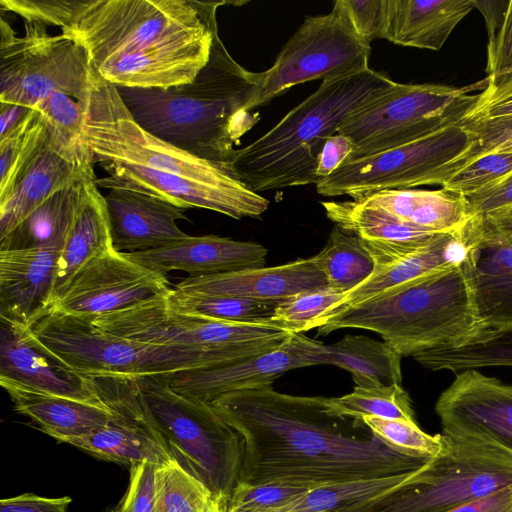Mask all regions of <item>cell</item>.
Segmentation results:
<instances>
[{
    "label": "cell",
    "instance_id": "6da1fadb",
    "mask_svg": "<svg viewBox=\"0 0 512 512\" xmlns=\"http://www.w3.org/2000/svg\"><path fill=\"white\" fill-rule=\"evenodd\" d=\"M326 400L281 393L272 384L213 400L242 439L240 482L316 488L409 474L430 460L391 449L363 420L330 412Z\"/></svg>",
    "mask_w": 512,
    "mask_h": 512
},
{
    "label": "cell",
    "instance_id": "7a4b0ae2",
    "mask_svg": "<svg viewBox=\"0 0 512 512\" xmlns=\"http://www.w3.org/2000/svg\"><path fill=\"white\" fill-rule=\"evenodd\" d=\"M195 0H0L1 11L57 26L116 87L168 88L209 60L216 11Z\"/></svg>",
    "mask_w": 512,
    "mask_h": 512
},
{
    "label": "cell",
    "instance_id": "3957f363",
    "mask_svg": "<svg viewBox=\"0 0 512 512\" xmlns=\"http://www.w3.org/2000/svg\"><path fill=\"white\" fill-rule=\"evenodd\" d=\"M82 137L93 162L108 174L95 179L98 188L119 186L234 219L256 218L268 209L269 201L232 176L227 164L199 158L141 128L116 86L91 66Z\"/></svg>",
    "mask_w": 512,
    "mask_h": 512
},
{
    "label": "cell",
    "instance_id": "277c9868",
    "mask_svg": "<svg viewBox=\"0 0 512 512\" xmlns=\"http://www.w3.org/2000/svg\"><path fill=\"white\" fill-rule=\"evenodd\" d=\"M258 82L259 72L233 59L216 26L209 60L192 81L168 88H116L145 131L199 158L227 164L234 145L260 119L249 110Z\"/></svg>",
    "mask_w": 512,
    "mask_h": 512
},
{
    "label": "cell",
    "instance_id": "5b68a950",
    "mask_svg": "<svg viewBox=\"0 0 512 512\" xmlns=\"http://www.w3.org/2000/svg\"><path fill=\"white\" fill-rule=\"evenodd\" d=\"M317 328L319 335L343 328L375 332L402 357L483 341L466 260L345 308Z\"/></svg>",
    "mask_w": 512,
    "mask_h": 512
},
{
    "label": "cell",
    "instance_id": "8992f818",
    "mask_svg": "<svg viewBox=\"0 0 512 512\" xmlns=\"http://www.w3.org/2000/svg\"><path fill=\"white\" fill-rule=\"evenodd\" d=\"M395 83L371 68L322 81L267 133L236 149L228 172L256 193L316 184L318 157L327 138Z\"/></svg>",
    "mask_w": 512,
    "mask_h": 512
},
{
    "label": "cell",
    "instance_id": "52a82bcc",
    "mask_svg": "<svg viewBox=\"0 0 512 512\" xmlns=\"http://www.w3.org/2000/svg\"><path fill=\"white\" fill-rule=\"evenodd\" d=\"M162 443L186 471L226 505L240 481L239 433L211 404L176 392L168 375L136 376Z\"/></svg>",
    "mask_w": 512,
    "mask_h": 512
},
{
    "label": "cell",
    "instance_id": "ba28073f",
    "mask_svg": "<svg viewBox=\"0 0 512 512\" xmlns=\"http://www.w3.org/2000/svg\"><path fill=\"white\" fill-rule=\"evenodd\" d=\"M443 435V451L403 483L339 512H447L512 485L510 452Z\"/></svg>",
    "mask_w": 512,
    "mask_h": 512
},
{
    "label": "cell",
    "instance_id": "9c48e42d",
    "mask_svg": "<svg viewBox=\"0 0 512 512\" xmlns=\"http://www.w3.org/2000/svg\"><path fill=\"white\" fill-rule=\"evenodd\" d=\"M30 329L48 349L87 376L169 375L232 364L200 349L125 339L97 329L87 318L54 311Z\"/></svg>",
    "mask_w": 512,
    "mask_h": 512
},
{
    "label": "cell",
    "instance_id": "30bf717a",
    "mask_svg": "<svg viewBox=\"0 0 512 512\" xmlns=\"http://www.w3.org/2000/svg\"><path fill=\"white\" fill-rule=\"evenodd\" d=\"M487 84L488 77L463 87L396 82L340 125L337 133L348 137L354 145L349 161L461 124Z\"/></svg>",
    "mask_w": 512,
    "mask_h": 512
},
{
    "label": "cell",
    "instance_id": "8fae6325",
    "mask_svg": "<svg viewBox=\"0 0 512 512\" xmlns=\"http://www.w3.org/2000/svg\"><path fill=\"white\" fill-rule=\"evenodd\" d=\"M89 320L97 329L115 336L200 349L232 364L270 352L292 334L271 325L218 321L181 312L168 304L166 295Z\"/></svg>",
    "mask_w": 512,
    "mask_h": 512
},
{
    "label": "cell",
    "instance_id": "7c38bea8",
    "mask_svg": "<svg viewBox=\"0 0 512 512\" xmlns=\"http://www.w3.org/2000/svg\"><path fill=\"white\" fill-rule=\"evenodd\" d=\"M24 28L18 36L1 16L0 102L35 109L57 92L85 97L90 74L85 51L61 33L49 34L41 22L26 20Z\"/></svg>",
    "mask_w": 512,
    "mask_h": 512
},
{
    "label": "cell",
    "instance_id": "4fadbf2b",
    "mask_svg": "<svg viewBox=\"0 0 512 512\" xmlns=\"http://www.w3.org/2000/svg\"><path fill=\"white\" fill-rule=\"evenodd\" d=\"M371 45L356 34L339 0L324 15L306 16L283 45L273 65L259 72L249 110L268 104L295 85L335 79L368 68Z\"/></svg>",
    "mask_w": 512,
    "mask_h": 512
},
{
    "label": "cell",
    "instance_id": "5bb4252c",
    "mask_svg": "<svg viewBox=\"0 0 512 512\" xmlns=\"http://www.w3.org/2000/svg\"><path fill=\"white\" fill-rule=\"evenodd\" d=\"M469 146L467 131L454 124L411 143L348 161L319 180L316 191L325 197L348 195L357 200L384 190L442 186Z\"/></svg>",
    "mask_w": 512,
    "mask_h": 512
},
{
    "label": "cell",
    "instance_id": "9a60e30c",
    "mask_svg": "<svg viewBox=\"0 0 512 512\" xmlns=\"http://www.w3.org/2000/svg\"><path fill=\"white\" fill-rule=\"evenodd\" d=\"M170 290L165 275L112 248L74 274L50 311L91 319L165 296Z\"/></svg>",
    "mask_w": 512,
    "mask_h": 512
},
{
    "label": "cell",
    "instance_id": "2e32d148",
    "mask_svg": "<svg viewBox=\"0 0 512 512\" xmlns=\"http://www.w3.org/2000/svg\"><path fill=\"white\" fill-rule=\"evenodd\" d=\"M435 411L443 434L512 454V385L476 369L458 372L439 396Z\"/></svg>",
    "mask_w": 512,
    "mask_h": 512
},
{
    "label": "cell",
    "instance_id": "e0dca14e",
    "mask_svg": "<svg viewBox=\"0 0 512 512\" xmlns=\"http://www.w3.org/2000/svg\"><path fill=\"white\" fill-rule=\"evenodd\" d=\"M467 231L466 264L485 342L512 332V236L497 231L482 216H472Z\"/></svg>",
    "mask_w": 512,
    "mask_h": 512
},
{
    "label": "cell",
    "instance_id": "ac0fdd59",
    "mask_svg": "<svg viewBox=\"0 0 512 512\" xmlns=\"http://www.w3.org/2000/svg\"><path fill=\"white\" fill-rule=\"evenodd\" d=\"M316 340L292 333L278 348L237 363L179 371L168 375L170 386L179 394L211 403L226 393L272 384L289 370L318 365Z\"/></svg>",
    "mask_w": 512,
    "mask_h": 512
},
{
    "label": "cell",
    "instance_id": "d6986e66",
    "mask_svg": "<svg viewBox=\"0 0 512 512\" xmlns=\"http://www.w3.org/2000/svg\"><path fill=\"white\" fill-rule=\"evenodd\" d=\"M0 379L79 401L104 405L93 380L73 369L32 333L1 322Z\"/></svg>",
    "mask_w": 512,
    "mask_h": 512
},
{
    "label": "cell",
    "instance_id": "ffe728a7",
    "mask_svg": "<svg viewBox=\"0 0 512 512\" xmlns=\"http://www.w3.org/2000/svg\"><path fill=\"white\" fill-rule=\"evenodd\" d=\"M92 164L90 155L65 146L47 126L43 143L22 169L8 195L0 200V238L55 192L93 172Z\"/></svg>",
    "mask_w": 512,
    "mask_h": 512
},
{
    "label": "cell",
    "instance_id": "44dd1931",
    "mask_svg": "<svg viewBox=\"0 0 512 512\" xmlns=\"http://www.w3.org/2000/svg\"><path fill=\"white\" fill-rule=\"evenodd\" d=\"M60 251L0 250L1 322L31 328L51 310Z\"/></svg>",
    "mask_w": 512,
    "mask_h": 512
},
{
    "label": "cell",
    "instance_id": "7402d4cb",
    "mask_svg": "<svg viewBox=\"0 0 512 512\" xmlns=\"http://www.w3.org/2000/svg\"><path fill=\"white\" fill-rule=\"evenodd\" d=\"M327 286L324 274L309 257L272 267L186 277L171 291L191 296H231L281 302L298 293Z\"/></svg>",
    "mask_w": 512,
    "mask_h": 512
},
{
    "label": "cell",
    "instance_id": "603a6c76",
    "mask_svg": "<svg viewBox=\"0 0 512 512\" xmlns=\"http://www.w3.org/2000/svg\"><path fill=\"white\" fill-rule=\"evenodd\" d=\"M104 196L113 248L121 253L157 249L187 238L178 220L186 209L153 195L110 186Z\"/></svg>",
    "mask_w": 512,
    "mask_h": 512
},
{
    "label": "cell",
    "instance_id": "cb8c5ba5",
    "mask_svg": "<svg viewBox=\"0 0 512 512\" xmlns=\"http://www.w3.org/2000/svg\"><path fill=\"white\" fill-rule=\"evenodd\" d=\"M124 254L165 276L171 271H183L188 277H200L265 267L268 250L251 241L217 235H189L157 249Z\"/></svg>",
    "mask_w": 512,
    "mask_h": 512
},
{
    "label": "cell",
    "instance_id": "d4e9b609",
    "mask_svg": "<svg viewBox=\"0 0 512 512\" xmlns=\"http://www.w3.org/2000/svg\"><path fill=\"white\" fill-rule=\"evenodd\" d=\"M470 248L465 228L459 233H439L428 246L408 256L374 261L372 274L314 324L345 308L372 299L394 287L433 271L463 263Z\"/></svg>",
    "mask_w": 512,
    "mask_h": 512
},
{
    "label": "cell",
    "instance_id": "484cf974",
    "mask_svg": "<svg viewBox=\"0 0 512 512\" xmlns=\"http://www.w3.org/2000/svg\"><path fill=\"white\" fill-rule=\"evenodd\" d=\"M475 0H387L381 39L419 49L440 50Z\"/></svg>",
    "mask_w": 512,
    "mask_h": 512
},
{
    "label": "cell",
    "instance_id": "4316f807",
    "mask_svg": "<svg viewBox=\"0 0 512 512\" xmlns=\"http://www.w3.org/2000/svg\"><path fill=\"white\" fill-rule=\"evenodd\" d=\"M17 412L30 418L39 428L58 441L89 434L107 424L110 412L105 405L79 401L28 388L0 379Z\"/></svg>",
    "mask_w": 512,
    "mask_h": 512
},
{
    "label": "cell",
    "instance_id": "83f0119b",
    "mask_svg": "<svg viewBox=\"0 0 512 512\" xmlns=\"http://www.w3.org/2000/svg\"><path fill=\"white\" fill-rule=\"evenodd\" d=\"M357 201L438 233L462 232L472 218L466 198L443 188L384 190Z\"/></svg>",
    "mask_w": 512,
    "mask_h": 512
},
{
    "label": "cell",
    "instance_id": "f1b7e54d",
    "mask_svg": "<svg viewBox=\"0 0 512 512\" xmlns=\"http://www.w3.org/2000/svg\"><path fill=\"white\" fill-rule=\"evenodd\" d=\"M95 179L93 174L85 182L77 213L60 251L54 302L83 265L113 248L105 198Z\"/></svg>",
    "mask_w": 512,
    "mask_h": 512
},
{
    "label": "cell",
    "instance_id": "f546056e",
    "mask_svg": "<svg viewBox=\"0 0 512 512\" xmlns=\"http://www.w3.org/2000/svg\"><path fill=\"white\" fill-rule=\"evenodd\" d=\"M328 219L364 241L410 252L419 251L439 234L405 222L357 200L321 202Z\"/></svg>",
    "mask_w": 512,
    "mask_h": 512
},
{
    "label": "cell",
    "instance_id": "4dcf8cb0",
    "mask_svg": "<svg viewBox=\"0 0 512 512\" xmlns=\"http://www.w3.org/2000/svg\"><path fill=\"white\" fill-rule=\"evenodd\" d=\"M318 365H334L348 371L359 387L401 385V358L390 345L364 335H346L339 341L315 345Z\"/></svg>",
    "mask_w": 512,
    "mask_h": 512
},
{
    "label": "cell",
    "instance_id": "1f68e13d",
    "mask_svg": "<svg viewBox=\"0 0 512 512\" xmlns=\"http://www.w3.org/2000/svg\"><path fill=\"white\" fill-rule=\"evenodd\" d=\"M55 192L6 236L0 250L52 248L61 250L77 213L87 178Z\"/></svg>",
    "mask_w": 512,
    "mask_h": 512
},
{
    "label": "cell",
    "instance_id": "d6a6232c",
    "mask_svg": "<svg viewBox=\"0 0 512 512\" xmlns=\"http://www.w3.org/2000/svg\"><path fill=\"white\" fill-rule=\"evenodd\" d=\"M312 259L328 286L343 294L365 281L374 270V261L362 239L336 225L326 245Z\"/></svg>",
    "mask_w": 512,
    "mask_h": 512
},
{
    "label": "cell",
    "instance_id": "836d02e7",
    "mask_svg": "<svg viewBox=\"0 0 512 512\" xmlns=\"http://www.w3.org/2000/svg\"><path fill=\"white\" fill-rule=\"evenodd\" d=\"M166 300L178 311L213 320L271 326H275L273 317L279 304V301L231 296L182 295L173 293L171 290L166 295Z\"/></svg>",
    "mask_w": 512,
    "mask_h": 512
},
{
    "label": "cell",
    "instance_id": "e575fe53",
    "mask_svg": "<svg viewBox=\"0 0 512 512\" xmlns=\"http://www.w3.org/2000/svg\"><path fill=\"white\" fill-rule=\"evenodd\" d=\"M413 473L368 481L319 486L309 489L288 504L269 512H339L346 507L369 500L395 488Z\"/></svg>",
    "mask_w": 512,
    "mask_h": 512
},
{
    "label": "cell",
    "instance_id": "d590c367",
    "mask_svg": "<svg viewBox=\"0 0 512 512\" xmlns=\"http://www.w3.org/2000/svg\"><path fill=\"white\" fill-rule=\"evenodd\" d=\"M330 412L361 419L366 416L416 422L412 401L401 385L355 386L351 393L326 400Z\"/></svg>",
    "mask_w": 512,
    "mask_h": 512
},
{
    "label": "cell",
    "instance_id": "8d00e7d4",
    "mask_svg": "<svg viewBox=\"0 0 512 512\" xmlns=\"http://www.w3.org/2000/svg\"><path fill=\"white\" fill-rule=\"evenodd\" d=\"M212 492L176 460L157 466L155 512H214Z\"/></svg>",
    "mask_w": 512,
    "mask_h": 512
},
{
    "label": "cell",
    "instance_id": "74e56055",
    "mask_svg": "<svg viewBox=\"0 0 512 512\" xmlns=\"http://www.w3.org/2000/svg\"><path fill=\"white\" fill-rule=\"evenodd\" d=\"M46 134V121L34 110L17 130L0 141V200L8 195L22 169L43 143Z\"/></svg>",
    "mask_w": 512,
    "mask_h": 512
},
{
    "label": "cell",
    "instance_id": "f35d334b",
    "mask_svg": "<svg viewBox=\"0 0 512 512\" xmlns=\"http://www.w3.org/2000/svg\"><path fill=\"white\" fill-rule=\"evenodd\" d=\"M87 98L88 94L78 98L57 92L42 101L35 110L43 116L50 132L60 142L77 153L91 156L82 137Z\"/></svg>",
    "mask_w": 512,
    "mask_h": 512
},
{
    "label": "cell",
    "instance_id": "ab89813d",
    "mask_svg": "<svg viewBox=\"0 0 512 512\" xmlns=\"http://www.w3.org/2000/svg\"><path fill=\"white\" fill-rule=\"evenodd\" d=\"M363 422L391 449L416 457L435 458L445 447L443 434L430 435L416 422L366 416Z\"/></svg>",
    "mask_w": 512,
    "mask_h": 512
},
{
    "label": "cell",
    "instance_id": "60d3db41",
    "mask_svg": "<svg viewBox=\"0 0 512 512\" xmlns=\"http://www.w3.org/2000/svg\"><path fill=\"white\" fill-rule=\"evenodd\" d=\"M344 297L329 286L304 291L279 302L273 317L276 327L291 333H303L314 328L323 315Z\"/></svg>",
    "mask_w": 512,
    "mask_h": 512
},
{
    "label": "cell",
    "instance_id": "b9f144b4",
    "mask_svg": "<svg viewBox=\"0 0 512 512\" xmlns=\"http://www.w3.org/2000/svg\"><path fill=\"white\" fill-rule=\"evenodd\" d=\"M512 175V152L479 156L454 172L442 188L464 197L490 189Z\"/></svg>",
    "mask_w": 512,
    "mask_h": 512
},
{
    "label": "cell",
    "instance_id": "7bdbcfd3",
    "mask_svg": "<svg viewBox=\"0 0 512 512\" xmlns=\"http://www.w3.org/2000/svg\"><path fill=\"white\" fill-rule=\"evenodd\" d=\"M302 485L274 482L249 485L237 484L226 506V512H269L284 506L308 491Z\"/></svg>",
    "mask_w": 512,
    "mask_h": 512
},
{
    "label": "cell",
    "instance_id": "ee69618b",
    "mask_svg": "<svg viewBox=\"0 0 512 512\" xmlns=\"http://www.w3.org/2000/svg\"><path fill=\"white\" fill-rule=\"evenodd\" d=\"M461 125L469 134L470 146L456 161V171L481 155L512 152V114L465 121Z\"/></svg>",
    "mask_w": 512,
    "mask_h": 512
},
{
    "label": "cell",
    "instance_id": "f6af8a7d",
    "mask_svg": "<svg viewBox=\"0 0 512 512\" xmlns=\"http://www.w3.org/2000/svg\"><path fill=\"white\" fill-rule=\"evenodd\" d=\"M487 30V76L512 72V0L507 1L498 20Z\"/></svg>",
    "mask_w": 512,
    "mask_h": 512
},
{
    "label": "cell",
    "instance_id": "bcb514c9",
    "mask_svg": "<svg viewBox=\"0 0 512 512\" xmlns=\"http://www.w3.org/2000/svg\"><path fill=\"white\" fill-rule=\"evenodd\" d=\"M487 77L486 88L478 94L462 122L512 114V72Z\"/></svg>",
    "mask_w": 512,
    "mask_h": 512
},
{
    "label": "cell",
    "instance_id": "7dc6e473",
    "mask_svg": "<svg viewBox=\"0 0 512 512\" xmlns=\"http://www.w3.org/2000/svg\"><path fill=\"white\" fill-rule=\"evenodd\" d=\"M356 34L370 45L382 38L386 18L387 0H339Z\"/></svg>",
    "mask_w": 512,
    "mask_h": 512
},
{
    "label": "cell",
    "instance_id": "c3c4849f",
    "mask_svg": "<svg viewBox=\"0 0 512 512\" xmlns=\"http://www.w3.org/2000/svg\"><path fill=\"white\" fill-rule=\"evenodd\" d=\"M157 465L144 463L130 467V482L118 508L112 512H155V472Z\"/></svg>",
    "mask_w": 512,
    "mask_h": 512
},
{
    "label": "cell",
    "instance_id": "681fc988",
    "mask_svg": "<svg viewBox=\"0 0 512 512\" xmlns=\"http://www.w3.org/2000/svg\"><path fill=\"white\" fill-rule=\"evenodd\" d=\"M465 198L472 216H488L512 207V175L490 189Z\"/></svg>",
    "mask_w": 512,
    "mask_h": 512
},
{
    "label": "cell",
    "instance_id": "f907efd6",
    "mask_svg": "<svg viewBox=\"0 0 512 512\" xmlns=\"http://www.w3.org/2000/svg\"><path fill=\"white\" fill-rule=\"evenodd\" d=\"M352 141L341 134H334L327 138L318 157L316 177L324 179L348 162L353 154Z\"/></svg>",
    "mask_w": 512,
    "mask_h": 512
},
{
    "label": "cell",
    "instance_id": "816d5d0a",
    "mask_svg": "<svg viewBox=\"0 0 512 512\" xmlns=\"http://www.w3.org/2000/svg\"><path fill=\"white\" fill-rule=\"evenodd\" d=\"M71 498H49L32 493L5 498L0 501V512H67Z\"/></svg>",
    "mask_w": 512,
    "mask_h": 512
},
{
    "label": "cell",
    "instance_id": "f5cc1de1",
    "mask_svg": "<svg viewBox=\"0 0 512 512\" xmlns=\"http://www.w3.org/2000/svg\"><path fill=\"white\" fill-rule=\"evenodd\" d=\"M447 512H512V485Z\"/></svg>",
    "mask_w": 512,
    "mask_h": 512
},
{
    "label": "cell",
    "instance_id": "db71d44e",
    "mask_svg": "<svg viewBox=\"0 0 512 512\" xmlns=\"http://www.w3.org/2000/svg\"><path fill=\"white\" fill-rule=\"evenodd\" d=\"M34 110L20 104L0 102V141L17 130Z\"/></svg>",
    "mask_w": 512,
    "mask_h": 512
},
{
    "label": "cell",
    "instance_id": "11a10c76",
    "mask_svg": "<svg viewBox=\"0 0 512 512\" xmlns=\"http://www.w3.org/2000/svg\"><path fill=\"white\" fill-rule=\"evenodd\" d=\"M482 217L497 231L512 236V207Z\"/></svg>",
    "mask_w": 512,
    "mask_h": 512
},
{
    "label": "cell",
    "instance_id": "9f6ffc18",
    "mask_svg": "<svg viewBox=\"0 0 512 512\" xmlns=\"http://www.w3.org/2000/svg\"><path fill=\"white\" fill-rule=\"evenodd\" d=\"M214 512H226V505L219 503Z\"/></svg>",
    "mask_w": 512,
    "mask_h": 512
}]
</instances>
